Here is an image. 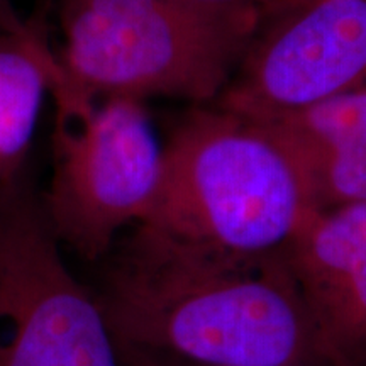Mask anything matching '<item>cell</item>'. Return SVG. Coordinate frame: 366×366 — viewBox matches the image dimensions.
Segmentation results:
<instances>
[{"label": "cell", "mask_w": 366, "mask_h": 366, "mask_svg": "<svg viewBox=\"0 0 366 366\" xmlns=\"http://www.w3.org/2000/svg\"><path fill=\"white\" fill-rule=\"evenodd\" d=\"M119 346L204 366H329L285 254H239L137 224L99 297Z\"/></svg>", "instance_id": "6da1fadb"}, {"label": "cell", "mask_w": 366, "mask_h": 366, "mask_svg": "<svg viewBox=\"0 0 366 366\" xmlns=\"http://www.w3.org/2000/svg\"><path fill=\"white\" fill-rule=\"evenodd\" d=\"M264 22L259 7L187 0H61L56 107L109 99L214 104Z\"/></svg>", "instance_id": "7a4b0ae2"}, {"label": "cell", "mask_w": 366, "mask_h": 366, "mask_svg": "<svg viewBox=\"0 0 366 366\" xmlns=\"http://www.w3.org/2000/svg\"><path fill=\"white\" fill-rule=\"evenodd\" d=\"M315 212L299 159L267 122L195 105L163 143L162 178L141 224L239 254L282 253Z\"/></svg>", "instance_id": "3957f363"}, {"label": "cell", "mask_w": 366, "mask_h": 366, "mask_svg": "<svg viewBox=\"0 0 366 366\" xmlns=\"http://www.w3.org/2000/svg\"><path fill=\"white\" fill-rule=\"evenodd\" d=\"M56 109L53 172L41 205L59 244L94 262L148 217L163 143L143 102L109 99Z\"/></svg>", "instance_id": "277c9868"}, {"label": "cell", "mask_w": 366, "mask_h": 366, "mask_svg": "<svg viewBox=\"0 0 366 366\" xmlns=\"http://www.w3.org/2000/svg\"><path fill=\"white\" fill-rule=\"evenodd\" d=\"M0 366H122L26 180L0 192Z\"/></svg>", "instance_id": "5b68a950"}, {"label": "cell", "mask_w": 366, "mask_h": 366, "mask_svg": "<svg viewBox=\"0 0 366 366\" xmlns=\"http://www.w3.org/2000/svg\"><path fill=\"white\" fill-rule=\"evenodd\" d=\"M263 24L214 104L264 119L366 89V0H309Z\"/></svg>", "instance_id": "8992f818"}, {"label": "cell", "mask_w": 366, "mask_h": 366, "mask_svg": "<svg viewBox=\"0 0 366 366\" xmlns=\"http://www.w3.org/2000/svg\"><path fill=\"white\" fill-rule=\"evenodd\" d=\"M283 254L329 366H366V202L315 210Z\"/></svg>", "instance_id": "52a82bcc"}, {"label": "cell", "mask_w": 366, "mask_h": 366, "mask_svg": "<svg viewBox=\"0 0 366 366\" xmlns=\"http://www.w3.org/2000/svg\"><path fill=\"white\" fill-rule=\"evenodd\" d=\"M59 79L56 53L39 22L0 24V192L24 180L46 95Z\"/></svg>", "instance_id": "ba28073f"}, {"label": "cell", "mask_w": 366, "mask_h": 366, "mask_svg": "<svg viewBox=\"0 0 366 366\" xmlns=\"http://www.w3.org/2000/svg\"><path fill=\"white\" fill-rule=\"evenodd\" d=\"M278 134L299 159L315 210L366 202V148L302 143Z\"/></svg>", "instance_id": "9c48e42d"}, {"label": "cell", "mask_w": 366, "mask_h": 366, "mask_svg": "<svg viewBox=\"0 0 366 366\" xmlns=\"http://www.w3.org/2000/svg\"><path fill=\"white\" fill-rule=\"evenodd\" d=\"M259 121L302 143L366 148V89L345 92Z\"/></svg>", "instance_id": "30bf717a"}, {"label": "cell", "mask_w": 366, "mask_h": 366, "mask_svg": "<svg viewBox=\"0 0 366 366\" xmlns=\"http://www.w3.org/2000/svg\"><path fill=\"white\" fill-rule=\"evenodd\" d=\"M119 353H121L122 366H204L189 363V361L168 358V356L146 353V351H139L127 346H119Z\"/></svg>", "instance_id": "8fae6325"}, {"label": "cell", "mask_w": 366, "mask_h": 366, "mask_svg": "<svg viewBox=\"0 0 366 366\" xmlns=\"http://www.w3.org/2000/svg\"><path fill=\"white\" fill-rule=\"evenodd\" d=\"M187 2L207 4V6H241V7H259L267 16L268 6L272 0H187Z\"/></svg>", "instance_id": "7c38bea8"}, {"label": "cell", "mask_w": 366, "mask_h": 366, "mask_svg": "<svg viewBox=\"0 0 366 366\" xmlns=\"http://www.w3.org/2000/svg\"><path fill=\"white\" fill-rule=\"evenodd\" d=\"M309 2V0H272L268 6V11H267V16H273V14H278L282 11H287V9H292L295 6H300V4H305Z\"/></svg>", "instance_id": "4fadbf2b"}, {"label": "cell", "mask_w": 366, "mask_h": 366, "mask_svg": "<svg viewBox=\"0 0 366 366\" xmlns=\"http://www.w3.org/2000/svg\"><path fill=\"white\" fill-rule=\"evenodd\" d=\"M11 16H14V14L7 6V0H0V24H2L6 19H9Z\"/></svg>", "instance_id": "5bb4252c"}]
</instances>
